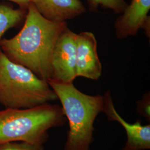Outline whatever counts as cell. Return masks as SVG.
Listing matches in <instances>:
<instances>
[{
	"label": "cell",
	"instance_id": "6da1fadb",
	"mask_svg": "<svg viewBox=\"0 0 150 150\" xmlns=\"http://www.w3.org/2000/svg\"><path fill=\"white\" fill-rule=\"evenodd\" d=\"M67 23L50 21L38 12L32 2L21 31L11 38L0 40V48L6 57L27 67L39 78L51 79V58L59 35Z\"/></svg>",
	"mask_w": 150,
	"mask_h": 150
},
{
	"label": "cell",
	"instance_id": "7a4b0ae2",
	"mask_svg": "<svg viewBox=\"0 0 150 150\" xmlns=\"http://www.w3.org/2000/svg\"><path fill=\"white\" fill-rule=\"evenodd\" d=\"M47 82L60 101L69 124L64 150H90L93 141V125L103 111V97L83 93L73 82L53 80Z\"/></svg>",
	"mask_w": 150,
	"mask_h": 150
},
{
	"label": "cell",
	"instance_id": "3957f363",
	"mask_svg": "<svg viewBox=\"0 0 150 150\" xmlns=\"http://www.w3.org/2000/svg\"><path fill=\"white\" fill-rule=\"evenodd\" d=\"M66 121L62 107L49 103L0 110V145L24 142L43 146L48 139V130L64 125Z\"/></svg>",
	"mask_w": 150,
	"mask_h": 150
},
{
	"label": "cell",
	"instance_id": "277c9868",
	"mask_svg": "<svg viewBox=\"0 0 150 150\" xmlns=\"http://www.w3.org/2000/svg\"><path fill=\"white\" fill-rule=\"evenodd\" d=\"M44 80L27 67L8 59L0 50V104L5 108H28L57 100Z\"/></svg>",
	"mask_w": 150,
	"mask_h": 150
},
{
	"label": "cell",
	"instance_id": "5b68a950",
	"mask_svg": "<svg viewBox=\"0 0 150 150\" xmlns=\"http://www.w3.org/2000/svg\"><path fill=\"white\" fill-rule=\"evenodd\" d=\"M76 36L77 33L67 27L59 35L52 55V76L50 80L73 82L77 77Z\"/></svg>",
	"mask_w": 150,
	"mask_h": 150
},
{
	"label": "cell",
	"instance_id": "8992f818",
	"mask_svg": "<svg viewBox=\"0 0 150 150\" xmlns=\"http://www.w3.org/2000/svg\"><path fill=\"white\" fill-rule=\"evenodd\" d=\"M76 66L77 77L98 80L102 74V65L97 50V41L91 32L77 34Z\"/></svg>",
	"mask_w": 150,
	"mask_h": 150
},
{
	"label": "cell",
	"instance_id": "52a82bcc",
	"mask_svg": "<svg viewBox=\"0 0 150 150\" xmlns=\"http://www.w3.org/2000/svg\"><path fill=\"white\" fill-rule=\"evenodd\" d=\"M105 113L110 121H117L123 126L127 136V140L122 150H145L150 149V125H142L138 120L135 123L127 122L116 111L111 94L107 91L103 96Z\"/></svg>",
	"mask_w": 150,
	"mask_h": 150
},
{
	"label": "cell",
	"instance_id": "ba28073f",
	"mask_svg": "<svg viewBox=\"0 0 150 150\" xmlns=\"http://www.w3.org/2000/svg\"><path fill=\"white\" fill-rule=\"evenodd\" d=\"M150 9V0H132L115 22L117 38L123 39L135 36L150 21V17L148 16Z\"/></svg>",
	"mask_w": 150,
	"mask_h": 150
},
{
	"label": "cell",
	"instance_id": "9c48e42d",
	"mask_svg": "<svg viewBox=\"0 0 150 150\" xmlns=\"http://www.w3.org/2000/svg\"><path fill=\"white\" fill-rule=\"evenodd\" d=\"M38 12L48 21L64 22L86 12L81 0H31Z\"/></svg>",
	"mask_w": 150,
	"mask_h": 150
},
{
	"label": "cell",
	"instance_id": "30bf717a",
	"mask_svg": "<svg viewBox=\"0 0 150 150\" xmlns=\"http://www.w3.org/2000/svg\"><path fill=\"white\" fill-rule=\"evenodd\" d=\"M27 9L15 8L8 4H0V40L8 30L15 28L24 21Z\"/></svg>",
	"mask_w": 150,
	"mask_h": 150
},
{
	"label": "cell",
	"instance_id": "8fae6325",
	"mask_svg": "<svg viewBox=\"0 0 150 150\" xmlns=\"http://www.w3.org/2000/svg\"><path fill=\"white\" fill-rule=\"evenodd\" d=\"M89 9L96 11L101 7L108 9L117 13H121L127 6L125 0H87Z\"/></svg>",
	"mask_w": 150,
	"mask_h": 150
},
{
	"label": "cell",
	"instance_id": "7c38bea8",
	"mask_svg": "<svg viewBox=\"0 0 150 150\" xmlns=\"http://www.w3.org/2000/svg\"><path fill=\"white\" fill-rule=\"evenodd\" d=\"M0 150H44L43 146L24 142H11L0 145Z\"/></svg>",
	"mask_w": 150,
	"mask_h": 150
},
{
	"label": "cell",
	"instance_id": "4fadbf2b",
	"mask_svg": "<svg viewBox=\"0 0 150 150\" xmlns=\"http://www.w3.org/2000/svg\"><path fill=\"white\" fill-rule=\"evenodd\" d=\"M150 92H147L141 100L137 102V111L139 115L144 117L147 120L150 119Z\"/></svg>",
	"mask_w": 150,
	"mask_h": 150
},
{
	"label": "cell",
	"instance_id": "5bb4252c",
	"mask_svg": "<svg viewBox=\"0 0 150 150\" xmlns=\"http://www.w3.org/2000/svg\"><path fill=\"white\" fill-rule=\"evenodd\" d=\"M15 3L19 7L27 10L28 6L31 3V0H7Z\"/></svg>",
	"mask_w": 150,
	"mask_h": 150
}]
</instances>
